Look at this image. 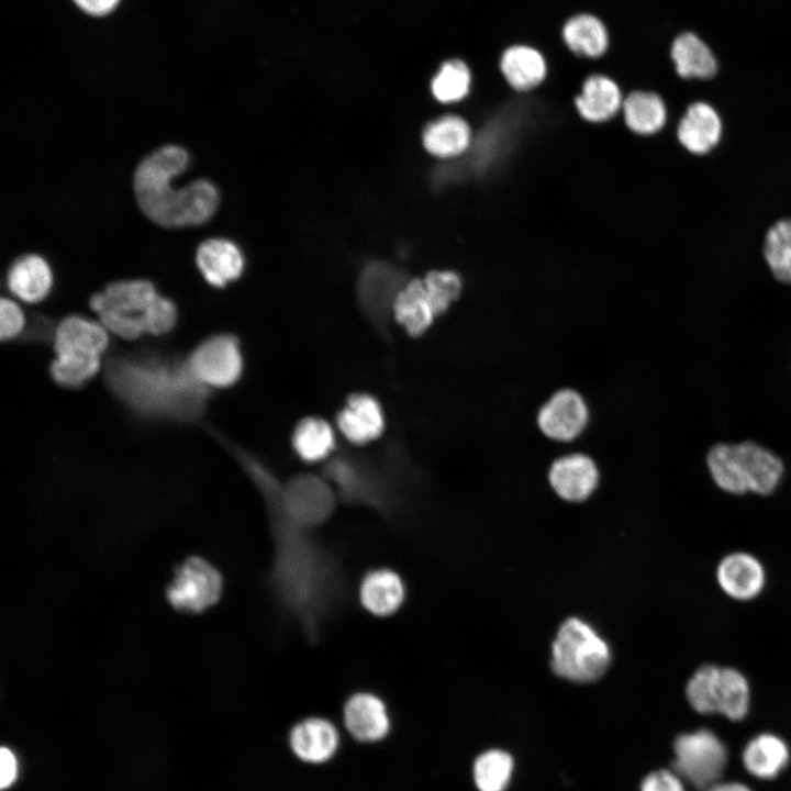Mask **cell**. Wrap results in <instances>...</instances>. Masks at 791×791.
Returning a JSON list of instances; mask_svg holds the SVG:
<instances>
[{
	"instance_id": "obj_1",
	"label": "cell",
	"mask_w": 791,
	"mask_h": 791,
	"mask_svg": "<svg viewBox=\"0 0 791 791\" xmlns=\"http://www.w3.org/2000/svg\"><path fill=\"white\" fill-rule=\"evenodd\" d=\"M275 537L272 582L282 604L310 633L342 597L332 557L292 522L275 499L266 500Z\"/></svg>"
},
{
	"instance_id": "obj_2",
	"label": "cell",
	"mask_w": 791,
	"mask_h": 791,
	"mask_svg": "<svg viewBox=\"0 0 791 791\" xmlns=\"http://www.w3.org/2000/svg\"><path fill=\"white\" fill-rule=\"evenodd\" d=\"M104 378L112 393L144 417L190 422L205 406L208 388L193 378L186 359L152 350L115 355L104 365Z\"/></svg>"
},
{
	"instance_id": "obj_3",
	"label": "cell",
	"mask_w": 791,
	"mask_h": 791,
	"mask_svg": "<svg viewBox=\"0 0 791 791\" xmlns=\"http://www.w3.org/2000/svg\"><path fill=\"white\" fill-rule=\"evenodd\" d=\"M190 160L185 147L166 144L143 157L134 170L136 202L143 214L161 227L204 224L219 208L220 192L208 179L198 178L172 188L174 181L189 168Z\"/></svg>"
},
{
	"instance_id": "obj_4",
	"label": "cell",
	"mask_w": 791,
	"mask_h": 791,
	"mask_svg": "<svg viewBox=\"0 0 791 791\" xmlns=\"http://www.w3.org/2000/svg\"><path fill=\"white\" fill-rule=\"evenodd\" d=\"M706 465L714 483L732 494H771L784 471L783 463L776 454L751 441L712 446Z\"/></svg>"
},
{
	"instance_id": "obj_5",
	"label": "cell",
	"mask_w": 791,
	"mask_h": 791,
	"mask_svg": "<svg viewBox=\"0 0 791 791\" xmlns=\"http://www.w3.org/2000/svg\"><path fill=\"white\" fill-rule=\"evenodd\" d=\"M610 662V647L591 625L577 617L560 625L552 645V668L558 677L580 683L597 681Z\"/></svg>"
},
{
	"instance_id": "obj_6",
	"label": "cell",
	"mask_w": 791,
	"mask_h": 791,
	"mask_svg": "<svg viewBox=\"0 0 791 791\" xmlns=\"http://www.w3.org/2000/svg\"><path fill=\"white\" fill-rule=\"evenodd\" d=\"M686 697L700 714H722L739 721L748 713L750 689L739 670L708 664L698 668L688 680Z\"/></svg>"
},
{
	"instance_id": "obj_7",
	"label": "cell",
	"mask_w": 791,
	"mask_h": 791,
	"mask_svg": "<svg viewBox=\"0 0 791 791\" xmlns=\"http://www.w3.org/2000/svg\"><path fill=\"white\" fill-rule=\"evenodd\" d=\"M673 751V771L697 789L717 783L727 764L725 745L706 728L679 735Z\"/></svg>"
},
{
	"instance_id": "obj_8",
	"label": "cell",
	"mask_w": 791,
	"mask_h": 791,
	"mask_svg": "<svg viewBox=\"0 0 791 791\" xmlns=\"http://www.w3.org/2000/svg\"><path fill=\"white\" fill-rule=\"evenodd\" d=\"M223 591L220 571L200 556L179 564L166 589L170 606L185 614H201L215 605Z\"/></svg>"
},
{
	"instance_id": "obj_9",
	"label": "cell",
	"mask_w": 791,
	"mask_h": 791,
	"mask_svg": "<svg viewBox=\"0 0 791 791\" xmlns=\"http://www.w3.org/2000/svg\"><path fill=\"white\" fill-rule=\"evenodd\" d=\"M278 500L285 514L305 530L325 522L335 504L330 484L310 474L298 475L287 483L279 484Z\"/></svg>"
},
{
	"instance_id": "obj_10",
	"label": "cell",
	"mask_w": 791,
	"mask_h": 791,
	"mask_svg": "<svg viewBox=\"0 0 791 791\" xmlns=\"http://www.w3.org/2000/svg\"><path fill=\"white\" fill-rule=\"evenodd\" d=\"M186 364L193 378L208 389L234 385L243 369L238 342L229 334L203 341L186 358Z\"/></svg>"
},
{
	"instance_id": "obj_11",
	"label": "cell",
	"mask_w": 791,
	"mask_h": 791,
	"mask_svg": "<svg viewBox=\"0 0 791 791\" xmlns=\"http://www.w3.org/2000/svg\"><path fill=\"white\" fill-rule=\"evenodd\" d=\"M406 282L403 270L393 264L381 260L367 264L357 282L361 308L372 321L383 323Z\"/></svg>"
},
{
	"instance_id": "obj_12",
	"label": "cell",
	"mask_w": 791,
	"mask_h": 791,
	"mask_svg": "<svg viewBox=\"0 0 791 791\" xmlns=\"http://www.w3.org/2000/svg\"><path fill=\"white\" fill-rule=\"evenodd\" d=\"M624 96L616 79L606 74L593 73L580 82L572 103L583 122L603 125L620 116Z\"/></svg>"
},
{
	"instance_id": "obj_13",
	"label": "cell",
	"mask_w": 791,
	"mask_h": 791,
	"mask_svg": "<svg viewBox=\"0 0 791 791\" xmlns=\"http://www.w3.org/2000/svg\"><path fill=\"white\" fill-rule=\"evenodd\" d=\"M589 410L583 398L572 389L554 393L537 415L541 431L550 439L568 442L586 428Z\"/></svg>"
},
{
	"instance_id": "obj_14",
	"label": "cell",
	"mask_w": 791,
	"mask_h": 791,
	"mask_svg": "<svg viewBox=\"0 0 791 791\" xmlns=\"http://www.w3.org/2000/svg\"><path fill=\"white\" fill-rule=\"evenodd\" d=\"M474 137L475 129L464 114L444 113L424 126L422 144L431 156L448 161L464 157Z\"/></svg>"
},
{
	"instance_id": "obj_15",
	"label": "cell",
	"mask_w": 791,
	"mask_h": 791,
	"mask_svg": "<svg viewBox=\"0 0 791 791\" xmlns=\"http://www.w3.org/2000/svg\"><path fill=\"white\" fill-rule=\"evenodd\" d=\"M158 294L149 280H120L108 283L101 292L92 294L89 304L97 315L114 313L140 319L144 324V314Z\"/></svg>"
},
{
	"instance_id": "obj_16",
	"label": "cell",
	"mask_w": 791,
	"mask_h": 791,
	"mask_svg": "<svg viewBox=\"0 0 791 791\" xmlns=\"http://www.w3.org/2000/svg\"><path fill=\"white\" fill-rule=\"evenodd\" d=\"M504 83L516 94H528L544 85L548 76L545 56L524 44L509 46L499 60Z\"/></svg>"
},
{
	"instance_id": "obj_17",
	"label": "cell",
	"mask_w": 791,
	"mask_h": 791,
	"mask_svg": "<svg viewBox=\"0 0 791 791\" xmlns=\"http://www.w3.org/2000/svg\"><path fill=\"white\" fill-rule=\"evenodd\" d=\"M716 581L729 598L748 601L758 597L764 590L766 571L754 555L736 552L726 555L718 562Z\"/></svg>"
},
{
	"instance_id": "obj_18",
	"label": "cell",
	"mask_w": 791,
	"mask_h": 791,
	"mask_svg": "<svg viewBox=\"0 0 791 791\" xmlns=\"http://www.w3.org/2000/svg\"><path fill=\"white\" fill-rule=\"evenodd\" d=\"M554 491L569 502L587 500L597 489L599 471L595 463L583 454H570L556 459L548 472Z\"/></svg>"
},
{
	"instance_id": "obj_19",
	"label": "cell",
	"mask_w": 791,
	"mask_h": 791,
	"mask_svg": "<svg viewBox=\"0 0 791 791\" xmlns=\"http://www.w3.org/2000/svg\"><path fill=\"white\" fill-rule=\"evenodd\" d=\"M196 265L212 287L223 288L243 274L245 259L239 247L227 238L204 239L196 249Z\"/></svg>"
},
{
	"instance_id": "obj_20",
	"label": "cell",
	"mask_w": 791,
	"mask_h": 791,
	"mask_svg": "<svg viewBox=\"0 0 791 791\" xmlns=\"http://www.w3.org/2000/svg\"><path fill=\"white\" fill-rule=\"evenodd\" d=\"M109 345V332L100 322L79 315L64 317L56 327L54 350L56 355H81L102 357Z\"/></svg>"
},
{
	"instance_id": "obj_21",
	"label": "cell",
	"mask_w": 791,
	"mask_h": 791,
	"mask_svg": "<svg viewBox=\"0 0 791 791\" xmlns=\"http://www.w3.org/2000/svg\"><path fill=\"white\" fill-rule=\"evenodd\" d=\"M679 143L690 153L711 152L722 136V121L716 110L706 102L690 104L677 126Z\"/></svg>"
},
{
	"instance_id": "obj_22",
	"label": "cell",
	"mask_w": 791,
	"mask_h": 791,
	"mask_svg": "<svg viewBox=\"0 0 791 791\" xmlns=\"http://www.w3.org/2000/svg\"><path fill=\"white\" fill-rule=\"evenodd\" d=\"M621 119L632 134L638 137L654 136L667 124V104L655 91L634 89L624 96Z\"/></svg>"
},
{
	"instance_id": "obj_23",
	"label": "cell",
	"mask_w": 791,
	"mask_h": 791,
	"mask_svg": "<svg viewBox=\"0 0 791 791\" xmlns=\"http://www.w3.org/2000/svg\"><path fill=\"white\" fill-rule=\"evenodd\" d=\"M53 280L49 264L38 254H25L15 258L7 272L10 292L27 303L44 300L52 290Z\"/></svg>"
},
{
	"instance_id": "obj_24",
	"label": "cell",
	"mask_w": 791,
	"mask_h": 791,
	"mask_svg": "<svg viewBox=\"0 0 791 791\" xmlns=\"http://www.w3.org/2000/svg\"><path fill=\"white\" fill-rule=\"evenodd\" d=\"M344 721L348 732L357 739H381L389 731L390 720L383 701L368 692L352 695L344 706Z\"/></svg>"
},
{
	"instance_id": "obj_25",
	"label": "cell",
	"mask_w": 791,
	"mask_h": 791,
	"mask_svg": "<svg viewBox=\"0 0 791 791\" xmlns=\"http://www.w3.org/2000/svg\"><path fill=\"white\" fill-rule=\"evenodd\" d=\"M337 425L347 439L365 444L383 431L385 419L380 404L369 394H354L337 416Z\"/></svg>"
},
{
	"instance_id": "obj_26",
	"label": "cell",
	"mask_w": 791,
	"mask_h": 791,
	"mask_svg": "<svg viewBox=\"0 0 791 791\" xmlns=\"http://www.w3.org/2000/svg\"><path fill=\"white\" fill-rule=\"evenodd\" d=\"M363 606L374 615L387 616L396 613L404 602L405 587L393 570L380 568L368 572L359 588Z\"/></svg>"
},
{
	"instance_id": "obj_27",
	"label": "cell",
	"mask_w": 791,
	"mask_h": 791,
	"mask_svg": "<svg viewBox=\"0 0 791 791\" xmlns=\"http://www.w3.org/2000/svg\"><path fill=\"white\" fill-rule=\"evenodd\" d=\"M290 745L300 759L320 764L334 755L338 745V734L331 722L312 717L292 728Z\"/></svg>"
},
{
	"instance_id": "obj_28",
	"label": "cell",
	"mask_w": 791,
	"mask_h": 791,
	"mask_svg": "<svg viewBox=\"0 0 791 791\" xmlns=\"http://www.w3.org/2000/svg\"><path fill=\"white\" fill-rule=\"evenodd\" d=\"M392 314L412 336L423 334L437 316L423 279L409 280L396 298Z\"/></svg>"
},
{
	"instance_id": "obj_29",
	"label": "cell",
	"mask_w": 791,
	"mask_h": 791,
	"mask_svg": "<svg viewBox=\"0 0 791 791\" xmlns=\"http://www.w3.org/2000/svg\"><path fill=\"white\" fill-rule=\"evenodd\" d=\"M566 46L579 57L595 59L609 47V33L595 15L580 13L567 20L562 27Z\"/></svg>"
},
{
	"instance_id": "obj_30",
	"label": "cell",
	"mask_w": 791,
	"mask_h": 791,
	"mask_svg": "<svg viewBox=\"0 0 791 791\" xmlns=\"http://www.w3.org/2000/svg\"><path fill=\"white\" fill-rule=\"evenodd\" d=\"M787 744L773 734L753 738L743 751V764L748 772L761 779L775 778L789 761Z\"/></svg>"
},
{
	"instance_id": "obj_31",
	"label": "cell",
	"mask_w": 791,
	"mask_h": 791,
	"mask_svg": "<svg viewBox=\"0 0 791 791\" xmlns=\"http://www.w3.org/2000/svg\"><path fill=\"white\" fill-rule=\"evenodd\" d=\"M671 59L682 78H711L716 73V60L710 48L694 34L679 35L671 46Z\"/></svg>"
},
{
	"instance_id": "obj_32",
	"label": "cell",
	"mask_w": 791,
	"mask_h": 791,
	"mask_svg": "<svg viewBox=\"0 0 791 791\" xmlns=\"http://www.w3.org/2000/svg\"><path fill=\"white\" fill-rule=\"evenodd\" d=\"M471 89V69L459 58L444 62L431 81V92L434 99L446 105L465 101Z\"/></svg>"
},
{
	"instance_id": "obj_33",
	"label": "cell",
	"mask_w": 791,
	"mask_h": 791,
	"mask_svg": "<svg viewBox=\"0 0 791 791\" xmlns=\"http://www.w3.org/2000/svg\"><path fill=\"white\" fill-rule=\"evenodd\" d=\"M334 434L330 424L320 417H307L299 422L292 444L298 455L307 461L326 457L334 447Z\"/></svg>"
},
{
	"instance_id": "obj_34",
	"label": "cell",
	"mask_w": 791,
	"mask_h": 791,
	"mask_svg": "<svg viewBox=\"0 0 791 791\" xmlns=\"http://www.w3.org/2000/svg\"><path fill=\"white\" fill-rule=\"evenodd\" d=\"M514 761L501 749L482 753L474 765V779L479 791H504L511 780Z\"/></svg>"
},
{
	"instance_id": "obj_35",
	"label": "cell",
	"mask_w": 791,
	"mask_h": 791,
	"mask_svg": "<svg viewBox=\"0 0 791 791\" xmlns=\"http://www.w3.org/2000/svg\"><path fill=\"white\" fill-rule=\"evenodd\" d=\"M765 258L778 280L791 283V219L780 220L769 229Z\"/></svg>"
},
{
	"instance_id": "obj_36",
	"label": "cell",
	"mask_w": 791,
	"mask_h": 791,
	"mask_svg": "<svg viewBox=\"0 0 791 791\" xmlns=\"http://www.w3.org/2000/svg\"><path fill=\"white\" fill-rule=\"evenodd\" d=\"M101 368V357L56 355L51 365L53 379L62 387L78 388L92 379Z\"/></svg>"
},
{
	"instance_id": "obj_37",
	"label": "cell",
	"mask_w": 791,
	"mask_h": 791,
	"mask_svg": "<svg viewBox=\"0 0 791 791\" xmlns=\"http://www.w3.org/2000/svg\"><path fill=\"white\" fill-rule=\"evenodd\" d=\"M423 281L436 315L446 312L459 299L464 288L461 276L452 269L431 270Z\"/></svg>"
},
{
	"instance_id": "obj_38",
	"label": "cell",
	"mask_w": 791,
	"mask_h": 791,
	"mask_svg": "<svg viewBox=\"0 0 791 791\" xmlns=\"http://www.w3.org/2000/svg\"><path fill=\"white\" fill-rule=\"evenodd\" d=\"M176 322L177 308L175 303L161 294H158L144 314L145 332L156 336L170 332Z\"/></svg>"
},
{
	"instance_id": "obj_39",
	"label": "cell",
	"mask_w": 791,
	"mask_h": 791,
	"mask_svg": "<svg viewBox=\"0 0 791 791\" xmlns=\"http://www.w3.org/2000/svg\"><path fill=\"white\" fill-rule=\"evenodd\" d=\"M25 325V316L19 304L7 298L0 303V337L2 341L16 337Z\"/></svg>"
},
{
	"instance_id": "obj_40",
	"label": "cell",
	"mask_w": 791,
	"mask_h": 791,
	"mask_svg": "<svg viewBox=\"0 0 791 791\" xmlns=\"http://www.w3.org/2000/svg\"><path fill=\"white\" fill-rule=\"evenodd\" d=\"M640 791H684V788L675 771L657 770L643 780Z\"/></svg>"
},
{
	"instance_id": "obj_41",
	"label": "cell",
	"mask_w": 791,
	"mask_h": 791,
	"mask_svg": "<svg viewBox=\"0 0 791 791\" xmlns=\"http://www.w3.org/2000/svg\"><path fill=\"white\" fill-rule=\"evenodd\" d=\"M18 764L16 758L11 749L1 747L0 749V787L9 788L16 779Z\"/></svg>"
},
{
	"instance_id": "obj_42",
	"label": "cell",
	"mask_w": 791,
	"mask_h": 791,
	"mask_svg": "<svg viewBox=\"0 0 791 791\" xmlns=\"http://www.w3.org/2000/svg\"><path fill=\"white\" fill-rule=\"evenodd\" d=\"M78 7L92 15H103L114 9L119 0H74Z\"/></svg>"
},
{
	"instance_id": "obj_43",
	"label": "cell",
	"mask_w": 791,
	"mask_h": 791,
	"mask_svg": "<svg viewBox=\"0 0 791 791\" xmlns=\"http://www.w3.org/2000/svg\"><path fill=\"white\" fill-rule=\"evenodd\" d=\"M706 791H751L748 787L739 782L715 783L706 789Z\"/></svg>"
}]
</instances>
